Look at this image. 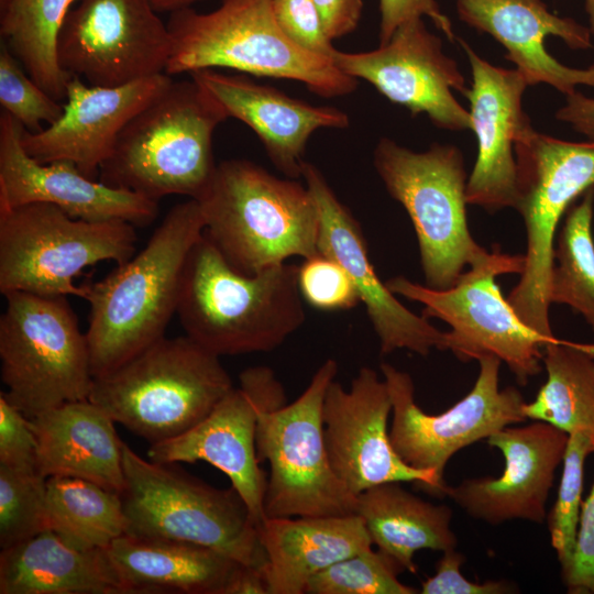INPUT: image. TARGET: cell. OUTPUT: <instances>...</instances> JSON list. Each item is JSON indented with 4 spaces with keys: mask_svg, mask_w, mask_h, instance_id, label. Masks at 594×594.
Segmentation results:
<instances>
[{
    "mask_svg": "<svg viewBox=\"0 0 594 594\" xmlns=\"http://www.w3.org/2000/svg\"><path fill=\"white\" fill-rule=\"evenodd\" d=\"M205 230L196 199L175 205L145 248L102 279L85 285L86 332L94 378L165 336L176 315L188 255Z\"/></svg>",
    "mask_w": 594,
    "mask_h": 594,
    "instance_id": "1",
    "label": "cell"
},
{
    "mask_svg": "<svg viewBox=\"0 0 594 594\" xmlns=\"http://www.w3.org/2000/svg\"><path fill=\"white\" fill-rule=\"evenodd\" d=\"M176 315L185 334L218 356L271 352L306 319L297 265L240 273L202 233L185 265Z\"/></svg>",
    "mask_w": 594,
    "mask_h": 594,
    "instance_id": "2",
    "label": "cell"
},
{
    "mask_svg": "<svg viewBox=\"0 0 594 594\" xmlns=\"http://www.w3.org/2000/svg\"><path fill=\"white\" fill-rule=\"evenodd\" d=\"M196 200L204 234L240 273L320 253L318 208L298 179L277 177L248 160H227Z\"/></svg>",
    "mask_w": 594,
    "mask_h": 594,
    "instance_id": "3",
    "label": "cell"
},
{
    "mask_svg": "<svg viewBox=\"0 0 594 594\" xmlns=\"http://www.w3.org/2000/svg\"><path fill=\"white\" fill-rule=\"evenodd\" d=\"M229 118L194 78L172 81L123 128L99 180L156 201L169 195L196 199L218 164L213 133Z\"/></svg>",
    "mask_w": 594,
    "mask_h": 594,
    "instance_id": "4",
    "label": "cell"
},
{
    "mask_svg": "<svg viewBox=\"0 0 594 594\" xmlns=\"http://www.w3.org/2000/svg\"><path fill=\"white\" fill-rule=\"evenodd\" d=\"M172 53L165 73L230 68L257 77L299 81L314 94L333 98L352 94L358 79L331 58L290 41L277 25L270 0H222L209 12L193 8L169 13Z\"/></svg>",
    "mask_w": 594,
    "mask_h": 594,
    "instance_id": "5",
    "label": "cell"
},
{
    "mask_svg": "<svg viewBox=\"0 0 594 594\" xmlns=\"http://www.w3.org/2000/svg\"><path fill=\"white\" fill-rule=\"evenodd\" d=\"M233 387L220 356L186 334L164 336L95 378L88 399L153 444L199 424Z\"/></svg>",
    "mask_w": 594,
    "mask_h": 594,
    "instance_id": "6",
    "label": "cell"
},
{
    "mask_svg": "<svg viewBox=\"0 0 594 594\" xmlns=\"http://www.w3.org/2000/svg\"><path fill=\"white\" fill-rule=\"evenodd\" d=\"M122 465L128 535L196 543L264 569L258 526L232 486H211L174 463L140 457L124 442Z\"/></svg>",
    "mask_w": 594,
    "mask_h": 594,
    "instance_id": "7",
    "label": "cell"
},
{
    "mask_svg": "<svg viewBox=\"0 0 594 594\" xmlns=\"http://www.w3.org/2000/svg\"><path fill=\"white\" fill-rule=\"evenodd\" d=\"M373 165L413 223L426 286L448 289L465 265L488 256L469 230L468 177L455 145L437 143L416 152L383 136L375 145Z\"/></svg>",
    "mask_w": 594,
    "mask_h": 594,
    "instance_id": "8",
    "label": "cell"
},
{
    "mask_svg": "<svg viewBox=\"0 0 594 594\" xmlns=\"http://www.w3.org/2000/svg\"><path fill=\"white\" fill-rule=\"evenodd\" d=\"M517 178L516 209L525 223V267L507 300L534 331L556 338L549 321V280L554 238L571 204L594 187V141L557 139L521 129L514 145Z\"/></svg>",
    "mask_w": 594,
    "mask_h": 594,
    "instance_id": "9",
    "label": "cell"
},
{
    "mask_svg": "<svg viewBox=\"0 0 594 594\" xmlns=\"http://www.w3.org/2000/svg\"><path fill=\"white\" fill-rule=\"evenodd\" d=\"M4 297L0 360L7 399L30 419L88 399L95 380L88 341L66 296Z\"/></svg>",
    "mask_w": 594,
    "mask_h": 594,
    "instance_id": "10",
    "label": "cell"
},
{
    "mask_svg": "<svg viewBox=\"0 0 594 594\" xmlns=\"http://www.w3.org/2000/svg\"><path fill=\"white\" fill-rule=\"evenodd\" d=\"M135 227L127 221L75 219L50 204L0 211V292L85 297L75 278L105 261L118 265L135 252Z\"/></svg>",
    "mask_w": 594,
    "mask_h": 594,
    "instance_id": "11",
    "label": "cell"
},
{
    "mask_svg": "<svg viewBox=\"0 0 594 594\" xmlns=\"http://www.w3.org/2000/svg\"><path fill=\"white\" fill-rule=\"evenodd\" d=\"M525 255L492 252L463 272L448 289H435L395 276L385 282L396 296L424 305L422 316L447 322L444 351L460 361L486 355L506 363L520 385L541 372L542 348L556 340L530 329L517 316L496 284L504 274H521Z\"/></svg>",
    "mask_w": 594,
    "mask_h": 594,
    "instance_id": "12",
    "label": "cell"
},
{
    "mask_svg": "<svg viewBox=\"0 0 594 594\" xmlns=\"http://www.w3.org/2000/svg\"><path fill=\"white\" fill-rule=\"evenodd\" d=\"M337 373V362L326 360L296 400L258 416L256 452L270 464L266 518L355 514L356 496L334 473L324 438L323 400Z\"/></svg>",
    "mask_w": 594,
    "mask_h": 594,
    "instance_id": "13",
    "label": "cell"
},
{
    "mask_svg": "<svg viewBox=\"0 0 594 594\" xmlns=\"http://www.w3.org/2000/svg\"><path fill=\"white\" fill-rule=\"evenodd\" d=\"M501 363L493 355L481 358L472 389L437 415L427 414L417 405L414 381L408 373L388 363L381 364L392 399V444L408 465L433 473L440 497L444 496L447 486L444 469L454 453L527 419L521 393L514 386L499 388Z\"/></svg>",
    "mask_w": 594,
    "mask_h": 594,
    "instance_id": "14",
    "label": "cell"
},
{
    "mask_svg": "<svg viewBox=\"0 0 594 594\" xmlns=\"http://www.w3.org/2000/svg\"><path fill=\"white\" fill-rule=\"evenodd\" d=\"M158 14L148 0H78L58 34L61 67L101 87L165 73L172 37Z\"/></svg>",
    "mask_w": 594,
    "mask_h": 594,
    "instance_id": "15",
    "label": "cell"
},
{
    "mask_svg": "<svg viewBox=\"0 0 594 594\" xmlns=\"http://www.w3.org/2000/svg\"><path fill=\"white\" fill-rule=\"evenodd\" d=\"M286 404L285 391L272 369L241 372L233 387L199 424L150 446L147 459L158 463L205 461L223 472L249 507L257 526L266 518L267 474L256 452L258 416Z\"/></svg>",
    "mask_w": 594,
    "mask_h": 594,
    "instance_id": "16",
    "label": "cell"
},
{
    "mask_svg": "<svg viewBox=\"0 0 594 594\" xmlns=\"http://www.w3.org/2000/svg\"><path fill=\"white\" fill-rule=\"evenodd\" d=\"M332 61L344 74L367 81L413 116L424 113L439 129L472 131L470 111L453 95L459 91L465 97L470 87L458 63L444 54L441 38L427 29L424 18L403 23L375 50H336Z\"/></svg>",
    "mask_w": 594,
    "mask_h": 594,
    "instance_id": "17",
    "label": "cell"
},
{
    "mask_svg": "<svg viewBox=\"0 0 594 594\" xmlns=\"http://www.w3.org/2000/svg\"><path fill=\"white\" fill-rule=\"evenodd\" d=\"M391 413L387 384L372 367H361L349 389L330 383L322 418L334 473L355 496L383 483L413 482L440 497L433 473L411 468L395 451L387 429Z\"/></svg>",
    "mask_w": 594,
    "mask_h": 594,
    "instance_id": "18",
    "label": "cell"
},
{
    "mask_svg": "<svg viewBox=\"0 0 594 594\" xmlns=\"http://www.w3.org/2000/svg\"><path fill=\"white\" fill-rule=\"evenodd\" d=\"M25 128L3 111L0 116V211L28 204H50L75 219L122 220L134 227L151 224L158 201L96 182L69 161L40 163L24 150Z\"/></svg>",
    "mask_w": 594,
    "mask_h": 594,
    "instance_id": "19",
    "label": "cell"
},
{
    "mask_svg": "<svg viewBox=\"0 0 594 594\" xmlns=\"http://www.w3.org/2000/svg\"><path fill=\"white\" fill-rule=\"evenodd\" d=\"M301 178L318 208L319 252L334 258L351 277L380 340L381 354L408 350L426 356L432 349L444 351L446 332L407 309L377 276L359 221L320 169L304 161Z\"/></svg>",
    "mask_w": 594,
    "mask_h": 594,
    "instance_id": "20",
    "label": "cell"
},
{
    "mask_svg": "<svg viewBox=\"0 0 594 594\" xmlns=\"http://www.w3.org/2000/svg\"><path fill=\"white\" fill-rule=\"evenodd\" d=\"M568 437L539 420L522 427H505L486 439L504 457L503 473L498 477L468 479L454 486L447 485L444 496L472 518L490 525L515 519L541 524Z\"/></svg>",
    "mask_w": 594,
    "mask_h": 594,
    "instance_id": "21",
    "label": "cell"
},
{
    "mask_svg": "<svg viewBox=\"0 0 594 594\" xmlns=\"http://www.w3.org/2000/svg\"><path fill=\"white\" fill-rule=\"evenodd\" d=\"M172 81L162 73L122 86L101 87L72 76L59 119L38 132L24 129L22 145L40 163L69 161L94 178L128 122Z\"/></svg>",
    "mask_w": 594,
    "mask_h": 594,
    "instance_id": "22",
    "label": "cell"
},
{
    "mask_svg": "<svg viewBox=\"0 0 594 594\" xmlns=\"http://www.w3.org/2000/svg\"><path fill=\"white\" fill-rule=\"evenodd\" d=\"M471 67L470 101L472 131L477 139V157L466 182V202L496 212L514 208L517 167L514 145L521 129L530 123L522 109L528 84L516 68L495 66L457 37Z\"/></svg>",
    "mask_w": 594,
    "mask_h": 594,
    "instance_id": "23",
    "label": "cell"
},
{
    "mask_svg": "<svg viewBox=\"0 0 594 594\" xmlns=\"http://www.w3.org/2000/svg\"><path fill=\"white\" fill-rule=\"evenodd\" d=\"M459 18L490 34L506 50V58L528 86L547 84L565 96L576 86L594 88V64L571 68L548 53L544 41L560 37L572 50L592 47L591 31L573 19L550 12L541 0H455Z\"/></svg>",
    "mask_w": 594,
    "mask_h": 594,
    "instance_id": "24",
    "label": "cell"
},
{
    "mask_svg": "<svg viewBox=\"0 0 594 594\" xmlns=\"http://www.w3.org/2000/svg\"><path fill=\"white\" fill-rule=\"evenodd\" d=\"M226 109L258 138L266 154L285 177L301 178L307 143L319 129H346L350 117L339 108L314 106L253 81L245 75L215 69L189 74Z\"/></svg>",
    "mask_w": 594,
    "mask_h": 594,
    "instance_id": "25",
    "label": "cell"
},
{
    "mask_svg": "<svg viewBox=\"0 0 594 594\" xmlns=\"http://www.w3.org/2000/svg\"><path fill=\"white\" fill-rule=\"evenodd\" d=\"M37 440L38 474L70 476L122 494L123 441L114 420L89 399L63 404L30 419Z\"/></svg>",
    "mask_w": 594,
    "mask_h": 594,
    "instance_id": "26",
    "label": "cell"
},
{
    "mask_svg": "<svg viewBox=\"0 0 594 594\" xmlns=\"http://www.w3.org/2000/svg\"><path fill=\"white\" fill-rule=\"evenodd\" d=\"M258 537L270 594H304L309 580L334 562L373 546L356 515L265 518Z\"/></svg>",
    "mask_w": 594,
    "mask_h": 594,
    "instance_id": "27",
    "label": "cell"
},
{
    "mask_svg": "<svg viewBox=\"0 0 594 594\" xmlns=\"http://www.w3.org/2000/svg\"><path fill=\"white\" fill-rule=\"evenodd\" d=\"M105 550L122 594H220L239 563L200 544L128 534Z\"/></svg>",
    "mask_w": 594,
    "mask_h": 594,
    "instance_id": "28",
    "label": "cell"
},
{
    "mask_svg": "<svg viewBox=\"0 0 594 594\" xmlns=\"http://www.w3.org/2000/svg\"><path fill=\"white\" fill-rule=\"evenodd\" d=\"M0 594H122L105 549H78L45 530L0 553Z\"/></svg>",
    "mask_w": 594,
    "mask_h": 594,
    "instance_id": "29",
    "label": "cell"
},
{
    "mask_svg": "<svg viewBox=\"0 0 594 594\" xmlns=\"http://www.w3.org/2000/svg\"><path fill=\"white\" fill-rule=\"evenodd\" d=\"M355 514L363 519L373 544L410 573H416L418 550L442 552L458 544L451 508L416 496L400 482L383 483L356 495Z\"/></svg>",
    "mask_w": 594,
    "mask_h": 594,
    "instance_id": "30",
    "label": "cell"
},
{
    "mask_svg": "<svg viewBox=\"0 0 594 594\" xmlns=\"http://www.w3.org/2000/svg\"><path fill=\"white\" fill-rule=\"evenodd\" d=\"M50 530L82 549H107L127 534L121 495L97 483L70 476L45 480Z\"/></svg>",
    "mask_w": 594,
    "mask_h": 594,
    "instance_id": "31",
    "label": "cell"
},
{
    "mask_svg": "<svg viewBox=\"0 0 594 594\" xmlns=\"http://www.w3.org/2000/svg\"><path fill=\"white\" fill-rule=\"evenodd\" d=\"M542 349L547 381L536 398L525 403V417L568 435L583 431L594 437V358L572 341L556 339Z\"/></svg>",
    "mask_w": 594,
    "mask_h": 594,
    "instance_id": "32",
    "label": "cell"
},
{
    "mask_svg": "<svg viewBox=\"0 0 594 594\" xmlns=\"http://www.w3.org/2000/svg\"><path fill=\"white\" fill-rule=\"evenodd\" d=\"M78 0H9L0 10L2 41L30 77L61 101L72 76L59 65L57 38L63 23Z\"/></svg>",
    "mask_w": 594,
    "mask_h": 594,
    "instance_id": "33",
    "label": "cell"
},
{
    "mask_svg": "<svg viewBox=\"0 0 594 594\" xmlns=\"http://www.w3.org/2000/svg\"><path fill=\"white\" fill-rule=\"evenodd\" d=\"M594 187L568 210L553 250L549 301L568 305L594 332Z\"/></svg>",
    "mask_w": 594,
    "mask_h": 594,
    "instance_id": "34",
    "label": "cell"
},
{
    "mask_svg": "<svg viewBox=\"0 0 594 594\" xmlns=\"http://www.w3.org/2000/svg\"><path fill=\"white\" fill-rule=\"evenodd\" d=\"M404 570L380 549H364L314 575L306 594H416L398 580Z\"/></svg>",
    "mask_w": 594,
    "mask_h": 594,
    "instance_id": "35",
    "label": "cell"
},
{
    "mask_svg": "<svg viewBox=\"0 0 594 594\" xmlns=\"http://www.w3.org/2000/svg\"><path fill=\"white\" fill-rule=\"evenodd\" d=\"M591 453H594L591 433L569 435L557 499L548 517L551 546L561 568L569 563L574 550L583 503L584 463Z\"/></svg>",
    "mask_w": 594,
    "mask_h": 594,
    "instance_id": "36",
    "label": "cell"
},
{
    "mask_svg": "<svg viewBox=\"0 0 594 594\" xmlns=\"http://www.w3.org/2000/svg\"><path fill=\"white\" fill-rule=\"evenodd\" d=\"M45 480L0 465L1 550L50 530Z\"/></svg>",
    "mask_w": 594,
    "mask_h": 594,
    "instance_id": "37",
    "label": "cell"
},
{
    "mask_svg": "<svg viewBox=\"0 0 594 594\" xmlns=\"http://www.w3.org/2000/svg\"><path fill=\"white\" fill-rule=\"evenodd\" d=\"M0 103L3 111L30 132L43 130V123L50 125L63 113L58 100L30 77L3 41L0 44Z\"/></svg>",
    "mask_w": 594,
    "mask_h": 594,
    "instance_id": "38",
    "label": "cell"
},
{
    "mask_svg": "<svg viewBox=\"0 0 594 594\" xmlns=\"http://www.w3.org/2000/svg\"><path fill=\"white\" fill-rule=\"evenodd\" d=\"M297 265L304 302L322 311L349 310L361 304L351 277L334 258L318 253Z\"/></svg>",
    "mask_w": 594,
    "mask_h": 594,
    "instance_id": "39",
    "label": "cell"
},
{
    "mask_svg": "<svg viewBox=\"0 0 594 594\" xmlns=\"http://www.w3.org/2000/svg\"><path fill=\"white\" fill-rule=\"evenodd\" d=\"M273 16L283 33L299 47L332 59L336 47L328 37L312 0H270Z\"/></svg>",
    "mask_w": 594,
    "mask_h": 594,
    "instance_id": "40",
    "label": "cell"
},
{
    "mask_svg": "<svg viewBox=\"0 0 594 594\" xmlns=\"http://www.w3.org/2000/svg\"><path fill=\"white\" fill-rule=\"evenodd\" d=\"M37 440L30 418L0 393V465L24 474H38ZM40 475V474H38Z\"/></svg>",
    "mask_w": 594,
    "mask_h": 594,
    "instance_id": "41",
    "label": "cell"
},
{
    "mask_svg": "<svg viewBox=\"0 0 594 594\" xmlns=\"http://www.w3.org/2000/svg\"><path fill=\"white\" fill-rule=\"evenodd\" d=\"M561 579L569 594H594V482L582 503L574 550Z\"/></svg>",
    "mask_w": 594,
    "mask_h": 594,
    "instance_id": "42",
    "label": "cell"
},
{
    "mask_svg": "<svg viewBox=\"0 0 594 594\" xmlns=\"http://www.w3.org/2000/svg\"><path fill=\"white\" fill-rule=\"evenodd\" d=\"M465 561L463 553L454 549L442 551L436 564V573L421 582V594H508L519 590L507 580H488L484 583L465 579L460 571Z\"/></svg>",
    "mask_w": 594,
    "mask_h": 594,
    "instance_id": "43",
    "label": "cell"
},
{
    "mask_svg": "<svg viewBox=\"0 0 594 594\" xmlns=\"http://www.w3.org/2000/svg\"><path fill=\"white\" fill-rule=\"evenodd\" d=\"M380 44H385L399 25L415 18H428L449 41L457 40L452 22L437 0H380Z\"/></svg>",
    "mask_w": 594,
    "mask_h": 594,
    "instance_id": "44",
    "label": "cell"
},
{
    "mask_svg": "<svg viewBox=\"0 0 594 594\" xmlns=\"http://www.w3.org/2000/svg\"><path fill=\"white\" fill-rule=\"evenodd\" d=\"M328 37L333 42L352 33L359 25L363 0H312Z\"/></svg>",
    "mask_w": 594,
    "mask_h": 594,
    "instance_id": "45",
    "label": "cell"
},
{
    "mask_svg": "<svg viewBox=\"0 0 594 594\" xmlns=\"http://www.w3.org/2000/svg\"><path fill=\"white\" fill-rule=\"evenodd\" d=\"M556 119L594 141V98L578 91L565 96V103L556 112Z\"/></svg>",
    "mask_w": 594,
    "mask_h": 594,
    "instance_id": "46",
    "label": "cell"
},
{
    "mask_svg": "<svg viewBox=\"0 0 594 594\" xmlns=\"http://www.w3.org/2000/svg\"><path fill=\"white\" fill-rule=\"evenodd\" d=\"M220 594H270L263 569L238 563Z\"/></svg>",
    "mask_w": 594,
    "mask_h": 594,
    "instance_id": "47",
    "label": "cell"
},
{
    "mask_svg": "<svg viewBox=\"0 0 594 594\" xmlns=\"http://www.w3.org/2000/svg\"><path fill=\"white\" fill-rule=\"evenodd\" d=\"M158 13H173L178 10L191 8L204 0H148Z\"/></svg>",
    "mask_w": 594,
    "mask_h": 594,
    "instance_id": "48",
    "label": "cell"
},
{
    "mask_svg": "<svg viewBox=\"0 0 594 594\" xmlns=\"http://www.w3.org/2000/svg\"><path fill=\"white\" fill-rule=\"evenodd\" d=\"M585 9L590 22L591 34L594 35V0H585Z\"/></svg>",
    "mask_w": 594,
    "mask_h": 594,
    "instance_id": "49",
    "label": "cell"
},
{
    "mask_svg": "<svg viewBox=\"0 0 594 594\" xmlns=\"http://www.w3.org/2000/svg\"><path fill=\"white\" fill-rule=\"evenodd\" d=\"M9 0H0V10L6 7Z\"/></svg>",
    "mask_w": 594,
    "mask_h": 594,
    "instance_id": "50",
    "label": "cell"
}]
</instances>
